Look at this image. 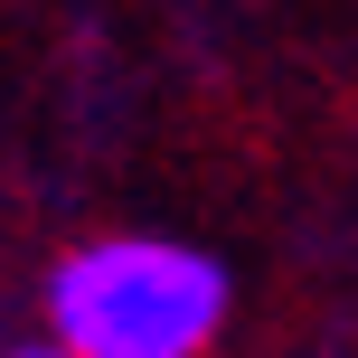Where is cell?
<instances>
[{
	"label": "cell",
	"instance_id": "cell-1",
	"mask_svg": "<svg viewBox=\"0 0 358 358\" xmlns=\"http://www.w3.org/2000/svg\"><path fill=\"white\" fill-rule=\"evenodd\" d=\"M227 264L189 236H85L48 264V340L66 358H208L227 330Z\"/></svg>",
	"mask_w": 358,
	"mask_h": 358
},
{
	"label": "cell",
	"instance_id": "cell-2",
	"mask_svg": "<svg viewBox=\"0 0 358 358\" xmlns=\"http://www.w3.org/2000/svg\"><path fill=\"white\" fill-rule=\"evenodd\" d=\"M0 358H66V349H57V340H29V349H0Z\"/></svg>",
	"mask_w": 358,
	"mask_h": 358
}]
</instances>
